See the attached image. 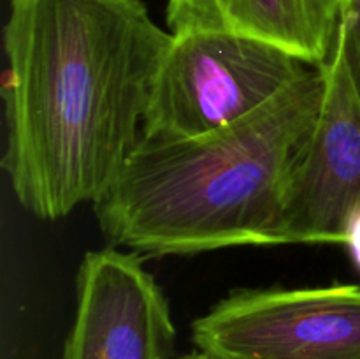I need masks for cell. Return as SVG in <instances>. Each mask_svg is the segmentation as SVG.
Instances as JSON below:
<instances>
[{
	"mask_svg": "<svg viewBox=\"0 0 360 359\" xmlns=\"http://www.w3.org/2000/svg\"><path fill=\"white\" fill-rule=\"evenodd\" d=\"M326 94L316 67L253 115L206 136L141 137L94 203L111 246L139 256H193L280 245L292 172Z\"/></svg>",
	"mask_w": 360,
	"mask_h": 359,
	"instance_id": "2",
	"label": "cell"
},
{
	"mask_svg": "<svg viewBox=\"0 0 360 359\" xmlns=\"http://www.w3.org/2000/svg\"><path fill=\"white\" fill-rule=\"evenodd\" d=\"M338 42L360 97V0H343L341 4Z\"/></svg>",
	"mask_w": 360,
	"mask_h": 359,
	"instance_id": "8",
	"label": "cell"
},
{
	"mask_svg": "<svg viewBox=\"0 0 360 359\" xmlns=\"http://www.w3.org/2000/svg\"><path fill=\"white\" fill-rule=\"evenodd\" d=\"M322 69L326 94L288 183L280 245L345 243L360 215V97L340 42Z\"/></svg>",
	"mask_w": 360,
	"mask_h": 359,
	"instance_id": "5",
	"label": "cell"
},
{
	"mask_svg": "<svg viewBox=\"0 0 360 359\" xmlns=\"http://www.w3.org/2000/svg\"><path fill=\"white\" fill-rule=\"evenodd\" d=\"M316 69L255 39L172 34L143 118L144 139L176 141L232 125Z\"/></svg>",
	"mask_w": 360,
	"mask_h": 359,
	"instance_id": "3",
	"label": "cell"
},
{
	"mask_svg": "<svg viewBox=\"0 0 360 359\" xmlns=\"http://www.w3.org/2000/svg\"><path fill=\"white\" fill-rule=\"evenodd\" d=\"M347 246L350 250V256L354 259L355 266L360 270V215L354 220V224L350 225L348 229V236H347Z\"/></svg>",
	"mask_w": 360,
	"mask_h": 359,
	"instance_id": "9",
	"label": "cell"
},
{
	"mask_svg": "<svg viewBox=\"0 0 360 359\" xmlns=\"http://www.w3.org/2000/svg\"><path fill=\"white\" fill-rule=\"evenodd\" d=\"M343 0H169L171 34L217 32L255 39L315 67L338 42Z\"/></svg>",
	"mask_w": 360,
	"mask_h": 359,
	"instance_id": "7",
	"label": "cell"
},
{
	"mask_svg": "<svg viewBox=\"0 0 360 359\" xmlns=\"http://www.w3.org/2000/svg\"><path fill=\"white\" fill-rule=\"evenodd\" d=\"M181 359H211V358H207L206 354H204V352H200V351H192V352H188V354L186 355H183Z\"/></svg>",
	"mask_w": 360,
	"mask_h": 359,
	"instance_id": "10",
	"label": "cell"
},
{
	"mask_svg": "<svg viewBox=\"0 0 360 359\" xmlns=\"http://www.w3.org/2000/svg\"><path fill=\"white\" fill-rule=\"evenodd\" d=\"M76 319L62 359H169L176 327L167 298L141 256L118 246L84 253Z\"/></svg>",
	"mask_w": 360,
	"mask_h": 359,
	"instance_id": "6",
	"label": "cell"
},
{
	"mask_svg": "<svg viewBox=\"0 0 360 359\" xmlns=\"http://www.w3.org/2000/svg\"><path fill=\"white\" fill-rule=\"evenodd\" d=\"M2 39V168L28 213L58 220L136 150L172 34L141 0H11Z\"/></svg>",
	"mask_w": 360,
	"mask_h": 359,
	"instance_id": "1",
	"label": "cell"
},
{
	"mask_svg": "<svg viewBox=\"0 0 360 359\" xmlns=\"http://www.w3.org/2000/svg\"><path fill=\"white\" fill-rule=\"evenodd\" d=\"M211 359H360V285L238 289L192 322Z\"/></svg>",
	"mask_w": 360,
	"mask_h": 359,
	"instance_id": "4",
	"label": "cell"
}]
</instances>
